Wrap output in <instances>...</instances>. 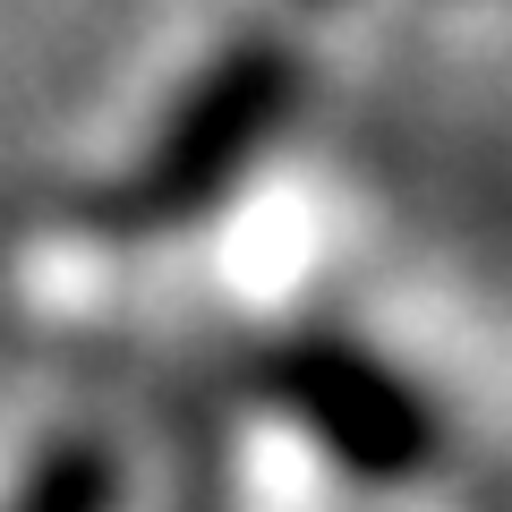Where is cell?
Returning <instances> with one entry per match:
<instances>
[{
    "label": "cell",
    "mask_w": 512,
    "mask_h": 512,
    "mask_svg": "<svg viewBox=\"0 0 512 512\" xmlns=\"http://www.w3.org/2000/svg\"><path fill=\"white\" fill-rule=\"evenodd\" d=\"M265 384L316 436V453H333L367 487H402V478H419L436 461V410L419 402V384L402 367H384L359 342H325V333L291 342V350H274Z\"/></svg>",
    "instance_id": "obj_1"
},
{
    "label": "cell",
    "mask_w": 512,
    "mask_h": 512,
    "mask_svg": "<svg viewBox=\"0 0 512 512\" xmlns=\"http://www.w3.org/2000/svg\"><path fill=\"white\" fill-rule=\"evenodd\" d=\"M282 94H291V52H282V43L231 52L180 111H171L163 154H154V171H146V197H163V214H180L188 197H205V188L256 146V128H265V111H282Z\"/></svg>",
    "instance_id": "obj_2"
},
{
    "label": "cell",
    "mask_w": 512,
    "mask_h": 512,
    "mask_svg": "<svg viewBox=\"0 0 512 512\" xmlns=\"http://www.w3.org/2000/svg\"><path fill=\"white\" fill-rule=\"evenodd\" d=\"M111 504H120V453L103 436H60L43 444L9 512H111Z\"/></svg>",
    "instance_id": "obj_3"
}]
</instances>
